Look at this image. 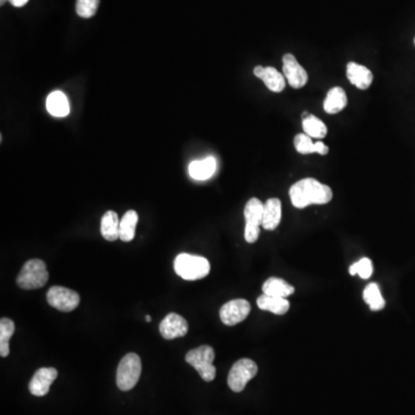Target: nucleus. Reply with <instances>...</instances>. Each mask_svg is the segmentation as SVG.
Returning <instances> with one entry per match:
<instances>
[{"instance_id": "nucleus-27", "label": "nucleus", "mask_w": 415, "mask_h": 415, "mask_svg": "<svg viewBox=\"0 0 415 415\" xmlns=\"http://www.w3.org/2000/svg\"><path fill=\"white\" fill-rule=\"evenodd\" d=\"M373 271H374V267H373V263H371L368 258H361L360 261L353 263L349 267V274L352 275V276L359 275V276L361 277L362 279H368V278H371V275H373Z\"/></svg>"}, {"instance_id": "nucleus-32", "label": "nucleus", "mask_w": 415, "mask_h": 415, "mask_svg": "<svg viewBox=\"0 0 415 415\" xmlns=\"http://www.w3.org/2000/svg\"><path fill=\"white\" fill-rule=\"evenodd\" d=\"M414 44H415V40H414Z\"/></svg>"}, {"instance_id": "nucleus-22", "label": "nucleus", "mask_w": 415, "mask_h": 415, "mask_svg": "<svg viewBox=\"0 0 415 415\" xmlns=\"http://www.w3.org/2000/svg\"><path fill=\"white\" fill-rule=\"evenodd\" d=\"M258 306L262 311H271L276 315L287 314L289 309V302L287 298L267 296V294L258 296Z\"/></svg>"}, {"instance_id": "nucleus-3", "label": "nucleus", "mask_w": 415, "mask_h": 415, "mask_svg": "<svg viewBox=\"0 0 415 415\" xmlns=\"http://www.w3.org/2000/svg\"><path fill=\"white\" fill-rule=\"evenodd\" d=\"M47 279L49 272L44 262L32 258L23 265L20 274L16 277V284L23 289H37L44 287Z\"/></svg>"}, {"instance_id": "nucleus-8", "label": "nucleus", "mask_w": 415, "mask_h": 415, "mask_svg": "<svg viewBox=\"0 0 415 415\" xmlns=\"http://www.w3.org/2000/svg\"><path fill=\"white\" fill-rule=\"evenodd\" d=\"M47 302L51 307L69 313L78 308L80 303L79 293L64 287H52L47 296Z\"/></svg>"}, {"instance_id": "nucleus-19", "label": "nucleus", "mask_w": 415, "mask_h": 415, "mask_svg": "<svg viewBox=\"0 0 415 415\" xmlns=\"http://www.w3.org/2000/svg\"><path fill=\"white\" fill-rule=\"evenodd\" d=\"M301 119L302 128L305 134L311 136V138H318V140H322L327 136V125L322 120L318 119V116L308 112H303Z\"/></svg>"}, {"instance_id": "nucleus-1", "label": "nucleus", "mask_w": 415, "mask_h": 415, "mask_svg": "<svg viewBox=\"0 0 415 415\" xmlns=\"http://www.w3.org/2000/svg\"><path fill=\"white\" fill-rule=\"evenodd\" d=\"M332 189L314 178L299 180L289 188L291 202L298 209L311 205H327L332 200Z\"/></svg>"}, {"instance_id": "nucleus-31", "label": "nucleus", "mask_w": 415, "mask_h": 415, "mask_svg": "<svg viewBox=\"0 0 415 415\" xmlns=\"http://www.w3.org/2000/svg\"><path fill=\"white\" fill-rule=\"evenodd\" d=\"M5 1H6V0H0V5H4V4H5Z\"/></svg>"}, {"instance_id": "nucleus-24", "label": "nucleus", "mask_w": 415, "mask_h": 415, "mask_svg": "<svg viewBox=\"0 0 415 415\" xmlns=\"http://www.w3.org/2000/svg\"><path fill=\"white\" fill-rule=\"evenodd\" d=\"M16 331V324L10 318L0 320V356L6 358L10 354V339Z\"/></svg>"}, {"instance_id": "nucleus-16", "label": "nucleus", "mask_w": 415, "mask_h": 415, "mask_svg": "<svg viewBox=\"0 0 415 415\" xmlns=\"http://www.w3.org/2000/svg\"><path fill=\"white\" fill-rule=\"evenodd\" d=\"M282 220V202L279 198H269L265 203V210H263V222L262 227L265 230H276Z\"/></svg>"}, {"instance_id": "nucleus-7", "label": "nucleus", "mask_w": 415, "mask_h": 415, "mask_svg": "<svg viewBox=\"0 0 415 415\" xmlns=\"http://www.w3.org/2000/svg\"><path fill=\"white\" fill-rule=\"evenodd\" d=\"M258 365L251 359H240L232 366L227 384L231 390L234 392H241L245 389L249 380L254 378L258 374Z\"/></svg>"}, {"instance_id": "nucleus-14", "label": "nucleus", "mask_w": 415, "mask_h": 415, "mask_svg": "<svg viewBox=\"0 0 415 415\" xmlns=\"http://www.w3.org/2000/svg\"><path fill=\"white\" fill-rule=\"evenodd\" d=\"M346 76L349 81L360 90H367L374 80V76L368 67L362 66L354 61L346 65Z\"/></svg>"}, {"instance_id": "nucleus-12", "label": "nucleus", "mask_w": 415, "mask_h": 415, "mask_svg": "<svg viewBox=\"0 0 415 415\" xmlns=\"http://www.w3.org/2000/svg\"><path fill=\"white\" fill-rule=\"evenodd\" d=\"M58 378L57 369L54 368H40L29 383L30 393L36 397H43L47 395L50 387Z\"/></svg>"}, {"instance_id": "nucleus-23", "label": "nucleus", "mask_w": 415, "mask_h": 415, "mask_svg": "<svg viewBox=\"0 0 415 415\" xmlns=\"http://www.w3.org/2000/svg\"><path fill=\"white\" fill-rule=\"evenodd\" d=\"M138 215L136 210L127 211L120 220L119 239L124 242L132 241L136 238V225H138Z\"/></svg>"}, {"instance_id": "nucleus-2", "label": "nucleus", "mask_w": 415, "mask_h": 415, "mask_svg": "<svg viewBox=\"0 0 415 415\" xmlns=\"http://www.w3.org/2000/svg\"><path fill=\"white\" fill-rule=\"evenodd\" d=\"M174 271L185 280H198L210 272V263L207 258L198 255L183 253L174 260Z\"/></svg>"}, {"instance_id": "nucleus-17", "label": "nucleus", "mask_w": 415, "mask_h": 415, "mask_svg": "<svg viewBox=\"0 0 415 415\" xmlns=\"http://www.w3.org/2000/svg\"><path fill=\"white\" fill-rule=\"evenodd\" d=\"M349 100L346 96L345 90L340 87H334L327 92L325 100L323 102V109L327 114H337L347 107Z\"/></svg>"}, {"instance_id": "nucleus-29", "label": "nucleus", "mask_w": 415, "mask_h": 415, "mask_svg": "<svg viewBox=\"0 0 415 415\" xmlns=\"http://www.w3.org/2000/svg\"><path fill=\"white\" fill-rule=\"evenodd\" d=\"M14 7H23L25 4L28 3L29 0H8Z\"/></svg>"}, {"instance_id": "nucleus-5", "label": "nucleus", "mask_w": 415, "mask_h": 415, "mask_svg": "<svg viewBox=\"0 0 415 415\" xmlns=\"http://www.w3.org/2000/svg\"><path fill=\"white\" fill-rule=\"evenodd\" d=\"M141 359L136 353L124 356L116 371V385L121 391L132 390L141 376Z\"/></svg>"}, {"instance_id": "nucleus-21", "label": "nucleus", "mask_w": 415, "mask_h": 415, "mask_svg": "<svg viewBox=\"0 0 415 415\" xmlns=\"http://www.w3.org/2000/svg\"><path fill=\"white\" fill-rule=\"evenodd\" d=\"M262 289H263V294L279 296V298H287L294 293V287L291 284L280 279V278H276V277H271L269 279L265 280Z\"/></svg>"}, {"instance_id": "nucleus-15", "label": "nucleus", "mask_w": 415, "mask_h": 415, "mask_svg": "<svg viewBox=\"0 0 415 415\" xmlns=\"http://www.w3.org/2000/svg\"><path fill=\"white\" fill-rule=\"evenodd\" d=\"M217 171V161L214 157H207L201 161H194L189 164L188 173L191 178L198 181L210 179Z\"/></svg>"}, {"instance_id": "nucleus-20", "label": "nucleus", "mask_w": 415, "mask_h": 415, "mask_svg": "<svg viewBox=\"0 0 415 415\" xmlns=\"http://www.w3.org/2000/svg\"><path fill=\"white\" fill-rule=\"evenodd\" d=\"M101 233L107 241H116L120 236V220L114 211H107L101 222Z\"/></svg>"}, {"instance_id": "nucleus-30", "label": "nucleus", "mask_w": 415, "mask_h": 415, "mask_svg": "<svg viewBox=\"0 0 415 415\" xmlns=\"http://www.w3.org/2000/svg\"><path fill=\"white\" fill-rule=\"evenodd\" d=\"M145 320H147V322H150L151 321L150 316H149V315H147V316H145Z\"/></svg>"}, {"instance_id": "nucleus-26", "label": "nucleus", "mask_w": 415, "mask_h": 415, "mask_svg": "<svg viewBox=\"0 0 415 415\" xmlns=\"http://www.w3.org/2000/svg\"><path fill=\"white\" fill-rule=\"evenodd\" d=\"M294 148L301 155L316 154L318 148L316 143L313 142V138L307 134H296L294 138Z\"/></svg>"}, {"instance_id": "nucleus-25", "label": "nucleus", "mask_w": 415, "mask_h": 415, "mask_svg": "<svg viewBox=\"0 0 415 415\" xmlns=\"http://www.w3.org/2000/svg\"><path fill=\"white\" fill-rule=\"evenodd\" d=\"M363 300L368 303L369 308L373 311H380L385 307V300L382 296L378 284L371 283L366 287Z\"/></svg>"}, {"instance_id": "nucleus-13", "label": "nucleus", "mask_w": 415, "mask_h": 415, "mask_svg": "<svg viewBox=\"0 0 415 415\" xmlns=\"http://www.w3.org/2000/svg\"><path fill=\"white\" fill-rule=\"evenodd\" d=\"M254 76L265 82L267 88L272 92H282L287 87V79L275 67L256 66L253 71Z\"/></svg>"}, {"instance_id": "nucleus-9", "label": "nucleus", "mask_w": 415, "mask_h": 415, "mask_svg": "<svg viewBox=\"0 0 415 415\" xmlns=\"http://www.w3.org/2000/svg\"><path fill=\"white\" fill-rule=\"evenodd\" d=\"M251 313V303L245 299L231 300L220 308V320L225 325L233 327L243 321Z\"/></svg>"}, {"instance_id": "nucleus-11", "label": "nucleus", "mask_w": 415, "mask_h": 415, "mask_svg": "<svg viewBox=\"0 0 415 415\" xmlns=\"http://www.w3.org/2000/svg\"><path fill=\"white\" fill-rule=\"evenodd\" d=\"M160 332L167 340L184 337L188 332V323L183 316L176 313H170L164 318L160 324Z\"/></svg>"}, {"instance_id": "nucleus-4", "label": "nucleus", "mask_w": 415, "mask_h": 415, "mask_svg": "<svg viewBox=\"0 0 415 415\" xmlns=\"http://www.w3.org/2000/svg\"><path fill=\"white\" fill-rule=\"evenodd\" d=\"M215 351L211 346L202 345L186 354V361L196 369L202 380L211 382L216 378Z\"/></svg>"}, {"instance_id": "nucleus-6", "label": "nucleus", "mask_w": 415, "mask_h": 415, "mask_svg": "<svg viewBox=\"0 0 415 415\" xmlns=\"http://www.w3.org/2000/svg\"><path fill=\"white\" fill-rule=\"evenodd\" d=\"M263 210H265V205L258 198H251L246 203L245 210H243L246 219L245 240L248 243L258 241L260 232H261L260 227H262V222H263Z\"/></svg>"}, {"instance_id": "nucleus-28", "label": "nucleus", "mask_w": 415, "mask_h": 415, "mask_svg": "<svg viewBox=\"0 0 415 415\" xmlns=\"http://www.w3.org/2000/svg\"><path fill=\"white\" fill-rule=\"evenodd\" d=\"M100 0H76V13L83 19H89L96 14Z\"/></svg>"}, {"instance_id": "nucleus-10", "label": "nucleus", "mask_w": 415, "mask_h": 415, "mask_svg": "<svg viewBox=\"0 0 415 415\" xmlns=\"http://www.w3.org/2000/svg\"><path fill=\"white\" fill-rule=\"evenodd\" d=\"M283 74L292 88L300 89L308 82V73L292 54H284Z\"/></svg>"}, {"instance_id": "nucleus-18", "label": "nucleus", "mask_w": 415, "mask_h": 415, "mask_svg": "<svg viewBox=\"0 0 415 415\" xmlns=\"http://www.w3.org/2000/svg\"><path fill=\"white\" fill-rule=\"evenodd\" d=\"M47 110L56 118H65L71 112L68 98L63 92H51L47 98Z\"/></svg>"}]
</instances>
